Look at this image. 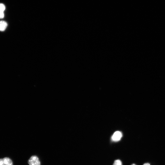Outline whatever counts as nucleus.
<instances>
[{"label": "nucleus", "mask_w": 165, "mask_h": 165, "mask_svg": "<svg viewBox=\"0 0 165 165\" xmlns=\"http://www.w3.org/2000/svg\"><path fill=\"white\" fill-rule=\"evenodd\" d=\"M122 136V134L120 132L117 131L115 132L113 134L112 139L114 141H118L120 140Z\"/></svg>", "instance_id": "f03ea898"}, {"label": "nucleus", "mask_w": 165, "mask_h": 165, "mask_svg": "<svg viewBox=\"0 0 165 165\" xmlns=\"http://www.w3.org/2000/svg\"><path fill=\"white\" fill-rule=\"evenodd\" d=\"M3 160L4 165H13V162L8 157H5Z\"/></svg>", "instance_id": "39448f33"}, {"label": "nucleus", "mask_w": 165, "mask_h": 165, "mask_svg": "<svg viewBox=\"0 0 165 165\" xmlns=\"http://www.w3.org/2000/svg\"><path fill=\"white\" fill-rule=\"evenodd\" d=\"M113 165H122L121 162L120 160H117L115 161Z\"/></svg>", "instance_id": "423d86ee"}, {"label": "nucleus", "mask_w": 165, "mask_h": 165, "mask_svg": "<svg viewBox=\"0 0 165 165\" xmlns=\"http://www.w3.org/2000/svg\"><path fill=\"white\" fill-rule=\"evenodd\" d=\"M143 165H150V164L148 163H145Z\"/></svg>", "instance_id": "6e6552de"}, {"label": "nucleus", "mask_w": 165, "mask_h": 165, "mask_svg": "<svg viewBox=\"0 0 165 165\" xmlns=\"http://www.w3.org/2000/svg\"><path fill=\"white\" fill-rule=\"evenodd\" d=\"M132 165H136L135 164H132Z\"/></svg>", "instance_id": "1a4fd4ad"}, {"label": "nucleus", "mask_w": 165, "mask_h": 165, "mask_svg": "<svg viewBox=\"0 0 165 165\" xmlns=\"http://www.w3.org/2000/svg\"><path fill=\"white\" fill-rule=\"evenodd\" d=\"M0 165H4L3 159H0Z\"/></svg>", "instance_id": "0eeeda50"}, {"label": "nucleus", "mask_w": 165, "mask_h": 165, "mask_svg": "<svg viewBox=\"0 0 165 165\" xmlns=\"http://www.w3.org/2000/svg\"><path fill=\"white\" fill-rule=\"evenodd\" d=\"M8 26L7 22L3 21H0V31H4Z\"/></svg>", "instance_id": "7ed1b4c3"}, {"label": "nucleus", "mask_w": 165, "mask_h": 165, "mask_svg": "<svg viewBox=\"0 0 165 165\" xmlns=\"http://www.w3.org/2000/svg\"><path fill=\"white\" fill-rule=\"evenodd\" d=\"M6 9L5 5L0 3V19H2L4 16V11Z\"/></svg>", "instance_id": "20e7f679"}, {"label": "nucleus", "mask_w": 165, "mask_h": 165, "mask_svg": "<svg viewBox=\"0 0 165 165\" xmlns=\"http://www.w3.org/2000/svg\"><path fill=\"white\" fill-rule=\"evenodd\" d=\"M29 165H40V162L37 156H33L31 157L28 161Z\"/></svg>", "instance_id": "f257e3e1"}]
</instances>
